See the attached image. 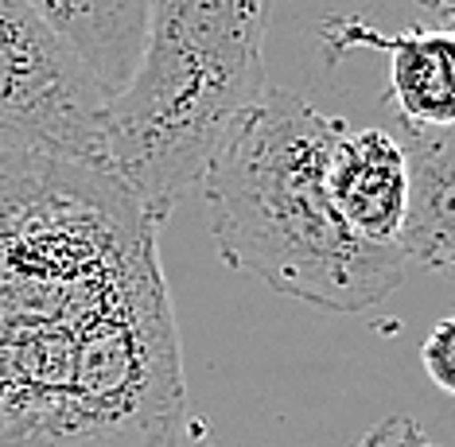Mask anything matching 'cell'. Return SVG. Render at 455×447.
<instances>
[{"instance_id":"cell-11","label":"cell","mask_w":455,"mask_h":447,"mask_svg":"<svg viewBox=\"0 0 455 447\" xmlns=\"http://www.w3.org/2000/svg\"><path fill=\"white\" fill-rule=\"evenodd\" d=\"M28 4H36V8H39V12H44L47 20L55 16V0H28Z\"/></svg>"},{"instance_id":"cell-1","label":"cell","mask_w":455,"mask_h":447,"mask_svg":"<svg viewBox=\"0 0 455 447\" xmlns=\"http://www.w3.org/2000/svg\"><path fill=\"white\" fill-rule=\"evenodd\" d=\"M156 230L113 172L0 156V447H175Z\"/></svg>"},{"instance_id":"cell-3","label":"cell","mask_w":455,"mask_h":447,"mask_svg":"<svg viewBox=\"0 0 455 447\" xmlns=\"http://www.w3.org/2000/svg\"><path fill=\"white\" fill-rule=\"evenodd\" d=\"M273 0H148L144 44L109 101V164L152 222L199 191L211 160L265 101Z\"/></svg>"},{"instance_id":"cell-6","label":"cell","mask_w":455,"mask_h":447,"mask_svg":"<svg viewBox=\"0 0 455 447\" xmlns=\"http://www.w3.org/2000/svg\"><path fill=\"white\" fill-rule=\"evenodd\" d=\"M331 203L358 237L374 245H397L409 214V160L397 132L347 129L331 148L327 168Z\"/></svg>"},{"instance_id":"cell-9","label":"cell","mask_w":455,"mask_h":447,"mask_svg":"<svg viewBox=\"0 0 455 447\" xmlns=\"http://www.w3.org/2000/svg\"><path fill=\"white\" fill-rule=\"evenodd\" d=\"M420 362H424V373L432 378V386L455 401V315L440 319L428 331V339L420 347Z\"/></svg>"},{"instance_id":"cell-7","label":"cell","mask_w":455,"mask_h":447,"mask_svg":"<svg viewBox=\"0 0 455 447\" xmlns=\"http://www.w3.org/2000/svg\"><path fill=\"white\" fill-rule=\"evenodd\" d=\"M409 160V214L401 226V253L409 265L455 280V129L401 124Z\"/></svg>"},{"instance_id":"cell-5","label":"cell","mask_w":455,"mask_h":447,"mask_svg":"<svg viewBox=\"0 0 455 447\" xmlns=\"http://www.w3.org/2000/svg\"><path fill=\"white\" fill-rule=\"evenodd\" d=\"M436 24L381 36L366 24H335V44L389 51V98L397 121L412 129H455V0H432Z\"/></svg>"},{"instance_id":"cell-4","label":"cell","mask_w":455,"mask_h":447,"mask_svg":"<svg viewBox=\"0 0 455 447\" xmlns=\"http://www.w3.org/2000/svg\"><path fill=\"white\" fill-rule=\"evenodd\" d=\"M109 93L94 67L28 0H0V156L113 172Z\"/></svg>"},{"instance_id":"cell-2","label":"cell","mask_w":455,"mask_h":447,"mask_svg":"<svg viewBox=\"0 0 455 447\" xmlns=\"http://www.w3.org/2000/svg\"><path fill=\"white\" fill-rule=\"evenodd\" d=\"M343 117L268 90L211 160L199 195L222 261L323 311H366L405 280L401 245L358 237L331 203L327 168Z\"/></svg>"},{"instance_id":"cell-10","label":"cell","mask_w":455,"mask_h":447,"mask_svg":"<svg viewBox=\"0 0 455 447\" xmlns=\"http://www.w3.org/2000/svg\"><path fill=\"white\" fill-rule=\"evenodd\" d=\"M358 447H436V443L420 432V424L412 417H389L362 435Z\"/></svg>"},{"instance_id":"cell-8","label":"cell","mask_w":455,"mask_h":447,"mask_svg":"<svg viewBox=\"0 0 455 447\" xmlns=\"http://www.w3.org/2000/svg\"><path fill=\"white\" fill-rule=\"evenodd\" d=\"M148 0H55V24L94 67L109 98H117L132 78L144 44Z\"/></svg>"}]
</instances>
